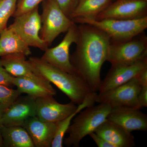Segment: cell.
Wrapping results in <instances>:
<instances>
[{"instance_id": "7c38bea8", "label": "cell", "mask_w": 147, "mask_h": 147, "mask_svg": "<svg viewBox=\"0 0 147 147\" xmlns=\"http://www.w3.org/2000/svg\"><path fill=\"white\" fill-rule=\"evenodd\" d=\"M35 116V98L27 95L20 96L4 113L0 123L5 126H23L27 119Z\"/></svg>"}, {"instance_id": "30bf717a", "label": "cell", "mask_w": 147, "mask_h": 147, "mask_svg": "<svg viewBox=\"0 0 147 147\" xmlns=\"http://www.w3.org/2000/svg\"><path fill=\"white\" fill-rule=\"evenodd\" d=\"M147 69V57L133 63L112 65L104 80L101 81L98 93L104 92L129 82Z\"/></svg>"}, {"instance_id": "4fadbf2b", "label": "cell", "mask_w": 147, "mask_h": 147, "mask_svg": "<svg viewBox=\"0 0 147 147\" xmlns=\"http://www.w3.org/2000/svg\"><path fill=\"white\" fill-rule=\"evenodd\" d=\"M36 116L45 122L57 123L73 113L77 108L72 102L62 104L58 102L53 96L36 99Z\"/></svg>"}, {"instance_id": "f1b7e54d", "label": "cell", "mask_w": 147, "mask_h": 147, "mask_svg": "<svg viewBox=\"0 0 147 147\" xmlns=\"http://www.w3.org/2000/svg\"><path fill=\"white\" fill-rule=\"evenodd\" d=\"M89 136L93 140L98 147H115L114 145L110 142L106 141L105 139L98 135L95 132L91 133Z\"/></svg>"}, {"instance_id": "2e32d148", "label": "cell", "mask_w": 147, "mask_h": 147, "mask_svg": "<svg viewBox=\"0 0 147 147\" xmlns=\"http://www.w3.org/2000/svg\"><path fill=\"white\" fill-rule=\"evenodd\" d=\"M57 123L44 121L35 116L27 119L23 126L28 133L34 147H51Z\"/></svg>"}, {"instance_id": "1f68e13d", "label": "cell", "mask_w": 147, "mask_h": 147, "mask_svg": "<svg viewBox=\"0 0 147 147\" xmlns=\"http://www.w3.org/2000/svg\"><path fill=\"white\" fill-rule=\"evenodd\" d=\"M146 1H147V0H146Z\"/></svg>"}, {"instance_id": "f546056e", "label": "cell", "mask_w": 147, "mask_h": 147, "mask_svg": "<svg viewBox=\"0 0 147 147\" xmlns=\"http://www.w3.org/2000/svg\"><path fill=\"white\" fill-rule=\"evenodd\" d=\"M137 77L141 86H147V69L142 71Z\"/></svg>"}, {"instance_id": "7a4b0ae2", "label": "cell", "mask_w": 147, "mask_h": 147, "mask_svg": "<svg viewBox=\"0 0 147 147\" xmlns=\"http://www.w3.org/2000/svg\"><path fill=\"white\" fill-rule=\"evenodd\" d=\"M28 60L35 72L55 85L74 104L82 103L91 92L86 82L77 74L63 71L40 58L30 57Z\"/></svg>"}, {"instance_id": "e0dca14e", "label": "cell", "mask_w": 147, "mask_h": 147, "mask_svg": "<svg viewBox=\"0 0 147 147\" xmlns=\"http://www.w3.org/2000/svg\"><path fill=\"white\" fill-rule=\"evenodd\" d=\"M94 132L115 147H132L135 146L134 137L131 132L108 119L101 124Z\"/></svg>"}, {"instance_id": "44dd1931", "label": "cell", "mask_w": 147, "mask_h": 147, "mask_svg": "<svg viewBox=\"0 0 147 147\" xmlns=\"http://www.w3.org/2000/svg\"><path fill=\"white\" fill-rule=\"evenodd\" d=\"M113 0H78L69 17L72 20L77 18L95 19L98 15L113 2Z\"/></svg>"}, {"instance_id": "6da1fadb", "label": "cell", "mask_w": 147, "mask_h": 147, "mask_svg": "<svg viewBox=\"0 0 147 147\" xmlns=\"http://www.w3.org/2000/svg\"><path fill=\"white\" fill-rule=\"evenodd\" d=\"M78 28L76 50L70 60L90 91L96 92L102 81L100 71L107 61L111 40L104 32L94 26L81 24Z\"/></svg>"}, {"instance_id": "4dcf8cb0", "label": "cell", "mask_w": 147, "mask_h": 147, "mask_svg": "<svg viewBox=\"0 0 147 147\" xmlns=\"http://www.w3.org/2000/svg\"><path fill=\"white\" fill-rule=\"evenodd\" d=\"M1 126L2 124L0 123V147H3V144L1 132Z\"/></svg>"}, {"instance_id": "ffe728a7", "label": "cell", "mask_w": 147, "mask_h": 147, "mask_svg": "<svg viewBox=\"0 0 147 147\" xmlns=\"http://www.w3.org/2000/svg\"><path fill=\"white\" fill-rule=\"evenodd\" d=\"M26 57L21 54H12L1 57L0 59L3 67L11 76L24 77L36 73Z\"/></svg>"}, {"instance_id": "277c9868", "label": "cell", "mask_w": 147, "mask_h": 147, "mask_svg": "<svg viewBox=\"0 0 147 147\" xmlns=\"http://www.w3.org/2000/svg\"><path fill=\"white\" fill-rule=\"evenodd\" d=\"M74 21L91 25L108 35L111 42H120L131 39L144 32L147 28V16L137 19H94L77 18Z\"/></svg>"}, {"instance_id": "d4e9b609", "label": "cell", "mask_w": 147, "mask_h": 147, "mask_svg": "<svg viewBox=\"0 0 147 147\" xmlns=\"http://www.w3.org/2000/svg\"><path fill=\"white\" fill-rule=\"evenodd\" d=\"M44 1L45 0H18L13 17L15 18L33 10Z\"/></svg>"}, {"instance_id": "5b68a950", "label": "cell", "mask_w": 147, "mask_h": 147, "mask_svg": "<svg viewBox=\"0 0 147 147\" xmlns=\"http://www.w3.org/2000/svg\"><path fill=\"white\" fill-rule=\"evenodd\" d=\"M40 37L47 46L62 33L65 32L74 24L63 12L57 0L42 2Z\"/></svg>"}, {"instance_id": "83f0119b", "label": "cell", "mask_w": 147, "mask_h": 147, "mask_svg": "<svg viewBox=\"0 0 147 147\" xmlns=\"http://www.w3.org/2000/svg\"><path fill=\"white\" fill-rule=\"evenodd\" d=\"M147 107V86L141 88L137 100V108H141Z\"/></svg>"}, {"instance_id": "8fae6325", "label": "cell", "mask_w": 147, "mask_h": 147, "mask_svg": "<svg viewBox=\"0 0 147 147\" xmlns=\"http://www.w3.org/2000/svg\"><path fill=\"white\" fill-rule=\"evenodd\" d=\"M147 16V1L116 0L99 13L96 20L117 19L128 20Z\"/></svg>"}, {"instance_id": "cb8c5ba5", "label": "cell", "mask_w": 147, "mask_h": 147, "mask_svg": "<svg viewBox=\"0 0 147 147\" xmlns=\"http://www.w3.org/2000/svg\"><path fill=\"white\" fill-rule=\"evenodd\" d=\"M18 0H0V34L7 27V22L13 16Z\"/></svg>"}, {"instance_id": "8992f818", "label": "cell", "mask_w": 147, "mask_h": 147, "mask_svg": "<svg viewBox=\"0 0 147 147\" xmlns=\"http://www.w3.org/2000/svg\"><path fill=\"white\" fill-rule=\"evenodd\" d=\"M142 33L131 39L111 42L107 61L111 65L133 63L147 57V37Z\"/></svg>"}, {"instance_id": "603a6c76", "label": "cell", "mask_w": 147, "mask_h": 147, "mask_svg": "<svg viewBox=\"0 0 147 147\" xmlns=\"http://www.w3.org/2000/svg\"><path fill=\"white\" fill-rule=\"evenodd\" d=\"M21 94L17 89L0 85V119Z\"/></svg>"}, {"instance_id": "484cf974", "label": "cell", "mask_w": 147, "mask_h": 147, "mask_svg": "<svg viewBox=\"0 0 147 147\" xmlns=\"http://www.w3.org/2000/svg\"><path fill=\"white\" fill-rule=\"evenodd\" d=\"M13 76L6 70L2 64L0 59V85L12 88L13 85Z\"/></svg>"}, {"instance_id": "9c48e42d", "label": "cell", "mask_w": 147, "mask_h": 147, "mask_svg": "<svg viewBox=\"0 0 147 147\" xmlns=\"http://www.w3.org/2000/svg\"><path fill=\"white\" fill-rule=\"evenodd\" d=\"M141 88L138 78L135 77L113 89L97 93L96 102L106 103L112 108L120 107L137 108V97Z\"/></svg>"}, {"instance_id": "d6986e66", "label": "cell", "mask_w": 147, "mask_h": 147, "mask_svg": "<svg viewBox=\"0 0 147 147\" xmlns=\"http://www.w3.org/2000/svg\"><path fill=\"white\" fill-rule=\"evenodd\" d=\"M1 132L3 147H34L28 133L23 126L2 125Z\"/></svg>"}, {"instance_id": "ac0fdd59", "label": "cell", "mask_w": 147, "mask_h": 147, "mask_svg": "<svg viewBox=\"0 0 147 147\" xmlns=\"http://www.w3.org/2000/svg\"><path fill=\"white\" fill-rule=\"evenodd\" d=\"M12 54L28 56L31 54V51L12 29L7 27L0 34V57Z\"/></svg>"}, {"instance_id": "7402d4cb", "label": "cell", "mask_w": 147, "mask_h": 147, "mask_svg": "<svg viewBox=\"0 0 147 147\" xmlns=\"http://www.w3.org/2000/svg\"><path fill=\"white\" fill-rule=\"evenodd\" d=\"M96 93L91 92L88 95L84 102L78 105L76 110L73 113L62 120L57 123V128L51 147H63L64 136L71 125V121L75 116L82 110L94 105L96 102Z\"/></svg>"}, {"instance_id": "4316f807", "label": "cell", "mask_w": 147, "mask_h": 147, "mask_svg": "<svg viewBox=\"0 0 147 147\" xmlns=\"http://www.w3.org/2000/svg\"><path fill=\"white\" fill-rule=\"evenodd\" d=\"M57 1L63 12L69 17L76 7L78 0H57Z\"/></svg>"}, {"instance_id": "ba28073f", "label": "cell", "mask_w": 147, "mask_h": 147, "mask_svg": "<svg viewBox=\"0 0 147 147\" xmlns=\"http://www.w3.org/2000/svg\"><path fill=\"white\" fill-rule=\"evenodd\" d=\"M78 35V26L74 23L66 32L62 41L55 47L47 48L40 59L63 71L78 74L71 63L69 55L70 47L76 43Z\"/></svg>"}, {"instance_id": "3957f363", "label": "cell", "mask_w": 147, "mask_h": 147, "mask_svg": "<svg viewBox=\"0 0 147 147\" xmlns=\"http://www.w3.org/2000/svg\"><path fill=\"white\" fill-rule=\"evenodd\" d=\"M112 108L105 103H99L85 108L78 113L70 125L67 133L68 137L63 143L68 147L79 146L84 138L95 132L108 118Z\"/></svg>"}, {"instance_id": "5bb4252c", "label": "cell", "mask_w": 147, "mask_h": 147, "mask_svg": "<svg viewBox=\"0 0 147 147\" xmlns=\"http://www.w3.org/2000/svg\"><path fill=\"white\" fill-rule=\"evenodd\" d=\"M107 119L123 127L129 132L146 131L147 130V115L134 107L112 108Z\"/></svg>"}, {"instance_id": "9a60e30c", "label": "cell", "mask_w": 147, "mask_h": 147, "mask_svg": "<svg viewBox=\"0 0 147 147\" xmlns=\"http://www.w3.org/2000/svg\"><path fill=\"white\" fill-rule=\"evenodd\" d=\"M13 85L21 94L35 99L56 94L51 83L36 72L30 76L13 77Z\"/></svg>"}, {"instance_id": "52a82bcc", "label": "cell", "mask_w": 147, "mask_h": 147, "mask_svg": "<svg viewBox=\"0 0 147 147\" xmlns=\"http://www.w3.org/2000/svg\"><path fill=\"white\" fill-rule=\"evenodd\" d=\"M14 18L13 23L9 27L29 47H36L43 51L48 48L39 35L42 23L38 7Z\"/></svg>"}]
</instances>
